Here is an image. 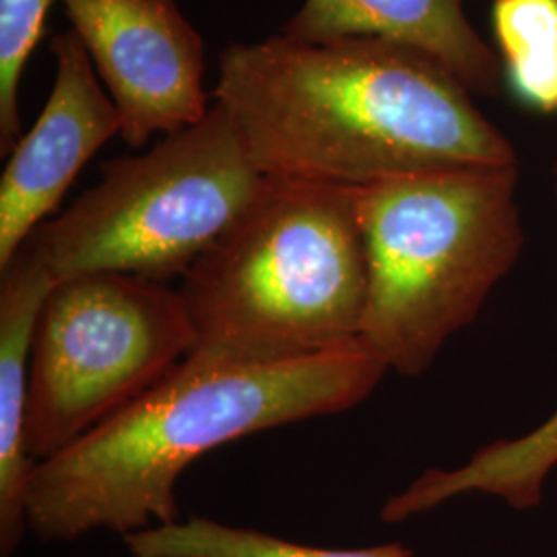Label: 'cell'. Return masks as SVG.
Wrapping results in <instances>:
<instances>
[{
    "label": "cell",
    "mask_w": 557,
    "mask_h": 557,
    "mask_svg": "<svg viewBox=\"0 0 557 557\" xmlns=\"http://www.w3.org/2000/svg\"><path fill=\"white\" fill-rule=\"evenodd\" d=\"M213 98L264 176L368 186L380 180L518 165L512 140L442 62L380 38L275 34L220 54Z\"/></svg>",
    "instance_id": "1"
},
{
    "label": "cell",
    "mask_w": 557,
    "mask_h": 557,
    "mask_svg": "<svg viewBox=\"0 0 557 557\" xmlns=\"http://www.w3.org/2000/svg\"><path fill=\"white\" fill-rule=\"evenodd\" d=\"M384 374L361 338L269 363L190 354L119 416L38 462L27 531L41 541H75L178 522L176 483L197 458L232 440L349 411Z\"/></svg>",
    "instance_id": "2"
},
{
    "label": "cell",
    "mask_w": 557,
    "mask_h": 557,
    "mask_svg": "<svg viewBox=\"0 0 557 557\" xmlns=\"http://www.w3.org/2000/svg\"><path fill=\"white\" fill-rule=\"evenodd\" d=\"M178 292L200 356L269 363L359 341L368 262L358 188L267 176Z\"/></svg>",
    "instance_id": "3"
},
{
    "label": "cell",
    "mask_w": 557,
    "mask_h": 557,
    "mask_svg": "<svg viewBox=\"0 0 557 557\" xmlns=\"http://www.w3.org/2000/svg\"><path fill=\"white\" fill-rule=\"evenodd\" d=\"M518 165L455 168L358 188L368 262L359 338L386 372L419 376L522 257Z\"/></svg>",
    "instance_id": "4"
},
{
    "label": "cell",
    "mask_w": 557,
    "mask_h": 557,
    "mask_svg": "<svg viewBox=\"0 0 557 557\" xmlns=\"http://www.w3.org/2000/svg\"><path fill=\"white\" fill-rule=\"evenodd\" d=\"M264 174L230 112L207 116L149 151L106 161L101 178L25 239L54 281L120 273L168 283L234 225Z\"/></svg>",
    "instance_id": "5"
},
{
    "label": "cell",
    "mask_w": 557,
    "mask_h": 557,
    "mask_svg": "<svg viewBox=\"0 0 557 557\" xmlns=\"http://www.w3.org/2000/svg\"><path fill=\"white\" fill-rule=\"evenodd\" d=\"M193 351L186 306L168 283L120 273L59 281L34 338L29 457H57L149 393Z\"/></svg>",
    "instance_id": "6"
},
{
    "label": "cell",
    "mask_w": 557,
    "mask_h": 557,
    "mask_svg": "<svg viewBox=\"0 0 557 557\" xmlns=\"http://www.w3.org/2000/svg\"><path fill=\"white\" fill-rule=\"evenodd\" d=\"M119 108L120 137L145 147L207 116L205 41L178 0H60Z\"/></svg>",
    "instance_id": "7"
},
{
    "label": "cell",
    "mask_w": 557,
    "mask_h": 557,
    "mask_svg": "<svg viewBox=\"0 0 557 557\" xmlns=\"http://www.w3.org/2000/svg\"><path fill=\"white\" fill-rule=\"evenodd\" d=\"M57 60L48 101L9 153L0 178V269L57 209L83 165L120 135L119 108L73 29L50 41Z\"/></svg>",
    "instance_id": "8"
},
{
    "label": "cell",
    "mask_w": 557,
    "mask_h": 557,
    "mask_svg": "<svg viewBox=\"0 0 557 557\" xmlns=\"http://www.w3.org/2000/svg\"><path fill=\"white\" fill-rule=\"evenodd\" d=\"M469 0H304L281 34L299 41L380 38L430 54L473 96L496 98L504 77L496 48L467 17Z\"/></svg>",
    "instance_id": "9"
},
{
    "label": "cell",
    "mask_w": 557,
    "mask_h": 557,
    "mask_svg": "<svg viewBox=\"0 0 557 557\" xmlns=\"http://www.w3.org/2000/svg\"><path fill=\"white\" fill-rule=\"evenodd\" d=\"M0 273V557H11L27 533V494L38 467L25 442L32 351L57 281L27 244Z\"/></svg>",
    "instance_id": "10"
},
{
    "label": "cell",
    "mask_w": 557,
    "mask_h": 557,
    "mask_svg": "<svg viewBox=\"0 0 557 557\" xmlns=\"http://www.w3.org/2000/svg\"><path fill=\"white\" fill-rule=\"evenodd\" d=\"M554 195L557 202V160ZM556 469L557 409L535 430L518 438L496 440L479 448L460 467L423 471L400 494L384 502L380 518L384 522H403L465 494H485L515 510H531L543 502L545 483Z\"/></svg>",
    "instance_id": "11"
},
{
    "label": "cell",
    "mask_w": 557,
    "mask_h": 557,
    "mask_svg": "<svg viewBox=\"0 0 557 557\" xmlns=\"http://www.w3.org/2000/svg\"><path fill=\"white\" fill-rule=\"evenodd\" d=\"M502 77L524 108L557 114V0H492Z\"/></svg>",
    "instance_id": "12"
},
{
    "label": "cell",
    "mask_w": 557,
    "mask_h": 557,
    "mask_svg": "<svg viewBox=\"0 0 557 557\" xmlns=\"http://www.w3.org/2000/svg\"><path fill=\"white\" fill-rule=\"evenodd\" d=\"M124 543L133 557H416L403 543L329 549L200 517L131 533Z\"/></svg>",
    "instance_id": "13"
},
{
    "label": "cell",
    "mask_w": 557,
    "mask_h": 557,
    "mask_svg": "<svg viewBox=\"0 0 557 557\" xmlns=\"http://www.w3.org/2000/svg\"><path fill=\"white\" fill-rule=\"evenodd\" d=\"M54 0H0V153L9 156L23 137L20 83L44 36Z\"/></svg>",
    "instance_id": "14"
}]
</instances>
